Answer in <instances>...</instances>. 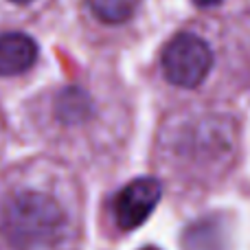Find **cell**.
Returning <instances> with one entry per match:
<instances>
[{"mask_svg": "<svg viewBox=\"0 0 250 250\" xmlns=\"http://www.w3.org/2000/svg\"><path fill=\"white\" fill-rule=\"evenodd\" d=\"M95 16L105 24H121L129 20L138 0H88Z\"/></svg>", "mask_w": 250, "mask_h": 250, "instance_id": "52a82bcc", "label": "cell"}, {"mask_svg": "<svg viewBox=\"0 0 250 250\" xmlns=\"http://www.w3.org/2000/svg\"><path fill=\"white\" fill-rule=\"evenodd\" d=\"M57 117L64 123H77L88 117V97L79 88H66L57 101Z\"/></svg>", "mask_w": 250, "mask_h": 250, "instance_id": "8992f818", "label": "cell"}, {"mask_svg": "<svg viewBox=\"0 0 250 250\" xmlns=\"http://www.w3.org/2000/svg\"><path fill=\"white\" fill-rule=\"evenodd\" d=\"M38 60V44L24 33H2L0 35V77L26 73Z\"/></svg>", "mask_w": 250, "mask_h": 250, "instance_id": "277c9868", "label": "cell"}, {"mask_svg": "<svg viewBox=\"0 0 250 250\" xmlns=\"http://www.w3.org/2000/svg\"><path fill=\"white\" fill-rule=\"evenodd\" d=\"M11 2H18V4H26V2H31V0H11Z\"/></svg>", "mask_w": 250, "mask_h": 250, "instance_id": "9c48e42d", "label": "cell"}, {"mask_svg": "<svg viewBox=\"0 0 250 250\" xmlns=\"http://www.w3.org/2000/svg\"><path fill=\"white\" fill-rule=\"evenodd\" d=\"M224 226L217 220H202L189 226L182 237L185 250H226L229 248Z\"/></svg>", "mask_w": 250, "mask_h": 250, "instance_id": "5b68a950", "label": "cell"}, {"mask_svg": "<svg viewBox=\"0 0 250 250\" xmlns=\"http://www.w3.org/2000/svg\"><path fill=\"white\" fill-rule=\"evenodd\" d=\"M0 235L9 250H68V215L44 191H16L0 204Z\"/></svg>", "mask_w": 250, "mask_h": 250, "instance_id": "6da1fadb", "label": "cell"}, {"mask_svg": "<svg viewBox=\"0 0 250 250\" xmlns=\"http://www.w3.org/2000/svg\"><path fill=\"white\" fill-rule=\"evenodd\" d=\"M198 7H215V4H220L222 0H193Z\"/></svg>", "mask_w": 250, "mask_h": 250, "instance_id": "ba28073f", "label": "cell"}, {"mask_svg": "<svg viewBox=\"0 0 250 250\" xmlns=\"http://www.w3.org/2000/svg\"><path fill=\"white\" fill-rule=\"evenodd\" d=\"M141 250H160V248H156V246H145V248H141Z\"/></svg>", "mask_w": 250, "mask_h": 250, "instance_id": "30bf717a", "label": "cell"}, {"mask_svg": "<svg viewBox=\"0 0 250 250\" xmlns=\"http://www.w3.org/2000/svg\"><path fill=\"white\" fill-rule=\"evenodd\" d=\"M213 51L200 35L182 31L173 35L163 51V73L178 88H198L208 77Z\"/></svg>", "mask_w": 250, "mask_h": 250, "instance_id": "7a4b0ae2", "label": "cell"}, {"mask_svg": "<svg viewBox=\"0 0 250 250\" xmlns=\"http://www.w3.org/2000/svg\"><path fill=\"white\" fill-rule=\"evenodd\" d=\"M163 198V185L151 176L127 182L117 193L112 204L114 220L121 230H134L147 222Z\"/></svg>", "mask_w": 250, "mask_h": 250, "instance_id": "3957f363", "label": "cell"}]
</instances>
